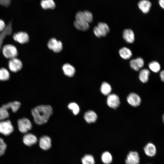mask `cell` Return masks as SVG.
Here are the masks:
<instances>
[{"label":"cell","instance_id":"cell-1","mask_svg":"<svg viewBox=\"0 0 164 164\" xmlns=\"http://www.w3.org/2000/svg\"><path fill=\"white\" fill-rule=\"evenodd\" d=\"M31 113L35 123L41 125L47 122L53 113V109L50 105H40L32 109Z\"/></svg>","mask_w":164,"mask_h":164},{"label":"cell","instance_id":"cell-2","mask_svg":"<svg viewBox=\"0 0 164 164\" xmlns=\"http://www.w3.org/2000/svg\"><path fill=\"white\" fill-rule=\"evenodd\" d=\"M14 128L9 120L0 121V133L5 135H8L12 133Z\"/></svg>","mask_w":164,"mask_h":164},{"label":"cell","instance_id":"cell-3","mask_svg":"<svg viewBox=\"0 0 164 164\" xmlns=\"http://www.w3.org/2000/svg\"><path fill=\"white\" fill-rule=\"evenodd\" d=\"M17 125L19 130L23 133H27L32 128V124L31 121L26 118L19 119L17 121Z\"/></svg>","mask_w":164,"mask_h":164},{"label":"cell","instance_id":"cell-4","mask_svg":"<svg viewBox=\"0 0 164 164\" xmlns=\"http://www.w3.org/2000/svg\"><path fill=\"white\" fill-rule=\"evenodd\" d=\"M2 52L5 57L10 59L15 58L17 55V51L16 47L10 44L5 46L3 48Z\"/></svg>","mask_w":164,"mask_h":164},{"label":"cell","instance_id":"cell-5","mask_svg":"<svg viewBox=\"0 0 164 164\" xmlns=\"http://www.w3.org/2000/svg\"><path fill=\"white\" fill-rule=\"evenodd\" d=\"M140 162L139 154L136 151L129 152L125 160L126 164H139Z\"/></svg>","mask_w":164,"mask_h":164},{"label":"cell","instance_id":"cell-6","mask_svg":"<svg viewBox=\"0 0 164 164\" xmlns=\"http://www.w3.org/2000/svg\"><path fill=\"white\" fill-rule=\"evenodd\" d=\"M107 103L110 108L115 109L118 108L120 104L119 98L116 94H109L107 98Z\"/></svg>","mask_w":164,"mask_h":164},{"label":"cell","instance_id":"cell-7","mask_svg":"<svg viewBox=\"0 0 164 164\" xmlns=\"http://www.w3.org/2000/svg\"><path fill=\"white\" fill-rule=\"evenodd\" d=\"M10 70L14 72H16L20 70L22 67V63L19 59L15 58L11 59L9 63Z\"/></svg>","mask_w":164,"mask_h":164},{"label":"cell","instance_id":"cell-8","mask_svg":"<svg viewBox=\"0 0 164 164\" xmlns=\"http://www.w3.org/2000/svg\"><path fill=\"white\" fill-rule=\"evenodd\" d=\"M127 100L128 103L134 107L138 106L141 102L140 97L136 94L134 93H130L127 97Z\"/></svg>","mask_w":164,"mask_h":164},{"label":"cell","instance_id":"cell-9","mask_svg":"<svg viewBox=\"0 0 164 164\" xmlns=\"http://www.w3.org/2000/svg\"><path fill=\"white\" fill-rule=\"evenodd\" d=\"M39 146L43 150H47L49 149L51 146V140L47 136H43L39 140Z\"/></svg>","mask_w":164,"mask_h":164},{"label":"cell","instance_id":"cell-10","mask_svg":"<svg viewBox=\"0 0 164 164\" xmlns=\"http://www.w3.org/2000/svg\"><path fill=\"white\" fill-rule=\"evenodd\" d=\"M13 38L15 41L21 44L27 43L29 40V36L28 34L22 32L15 34Z\"/></svg>","mask_w":164,"mask_h":164},{"label":"cell","instance_id":"cell-11","mask_svg":"<svg viewBox=\"0 0 164 164\" xmlns=\"http://www.w3.org/2000/svg\"><path fill=\"white\" fill-rule=\"evenodd\" d=\"M144 65V61L141 57H138L131 60L130 62L131 67L136 71H138Z\"/></svg>","mask_w":164,"mask_h":164},{"label":"cell","instance_id":"cell-12","mask_svg":"<svg viewBox=\"0 0 164 164\" xmlns=\"http://www.w3.org/2000/svg\"><path fill=\"white\" fill-rule=\"evenodd\" d=\"M144 151L145 155L150 157H153L156 153V148L153 143L149 142L146 144L144 148Z\"/></svg>","mask_w":164,"mask_h":164},{"label":"cell","instance_id":"cell-13","mask_svg":"<svg viewBox=\"0 0 164 164\" xmlns=\"http://www.w3.org/2000/svg\"><path fill=\"white\" fill-rule=\"evenodd\" d=\"M24 144L28 146H31L36 144L37 141V137L33 134L28 133L24 135L23 138Z\"/></svg>","mask_w":164,"mask_h":164},{"label":"cell","instance_id":"cell-14","mask_svg":"<svg viewBox=\"0 0 164 164\" xmlns=\"http://www.w3.org/2000/svg\"><path fill=\"white\" fill-rule=\"evenodd\" d=\"M122 36L124 40L127 43H132L134 41V33L131 29H126L124 30Z\"/></svg>","mask_w":164,"mask_h":164},{"label":"cell","instance_id":"cell-15","mask_svg":"<svg viewBox=\"0 0 164 164\" xmlns=\"http://www.w3.org/2000/svg\"><path fill=\"white\" fill-rule=\"evenodd\" d=\"M21 105V104L19 102L15 101L3 104L2 107L7 110L10 109L13 112L15 113L18 110Z\"/></svg>","mask_w":164,"mask_h":164},{"label":"cell","instance_id":"cell-16","mask_svg":"<svg viewBox=\"0 0 164 164\" xmlns=\"http://www.w3.org/2000/svg\"><path fill=\"white\" fill-rule=\"evenodd\" d=\"M139 9L144 13H148L151 6V3L148 0H141L138 3Z\"/></svg>","mask_w":164,"mask_h":164},{"label":"cell","instance_id":"cell-17","mask_svg":"<svg viewBox=\"0 0 164 164\" xmlns=\"http://www.w3.org/2000/svg\"><path fill=\"white\" fill-rule=\"evenodd\" d=\"M85 121L88 123L94 122L97 118L96 113L93 111H89L86 112L84 116Z\"/></svg>","mask_w":164,"mask_h":164},{"label":"cell","instance_id":"cell-18","mask_svg":"<svg viewBox=\"0 0 164 164\" xmlns=\"http://www.w3.org/2000/svg\"><path fill=\"white\" fill-rule=\"evenodd\" d=\"M62 69L64 74L69 77L73 76L75 73V68L69 63L64 64L62 67Z\"/></svg>","mask_w":164,"mask_h":164},{"label":"cell","instance_id":"cell-19","mask_svg":"<svg viewBox=\"0 0 164 164\" xmlns=\"http://www.w3.org/2000/svg\"><path fill=\"white\" fill-rule=\"evenodd\" d=\"M73 24L77 29L82 31H87L89 28V23L85 21H79L75 20Z\"/></svg>","mask_w":164,"mask_h":164},{"label":"cell","instance_id":"cell-20","mask_svg":"<svg viewBox=\"0 0 164 164\" xmlns=\"http://www.w3.org/2000/svg\"><path fill=\"white\" fill-rule=\"evenodd\" d=\"M119 53L121 57L125 60L130 59L132 55L131 51L126 47H123L120 49Z\"/></svg>","mask_w":164,"mask_h":164},{"label":"cell","instance_id":"cell-21","mask_svg":"<svg viewBox=\"0 0 164 164\" xmlns=\"http://www.w3.org/2000/svg\"><path fill=\"white\" fill-rule=\"evenodd\" d=\"M40 5L42 8L44 9H53L56 7L53 0H42Z\"/></svg>","mask_w":164,"mask_h":164},{"label":"cell","instance_id":"cell-22","mask_svg":"<svg viewBox=\"0 0 164 164\" xmlns=\"http://www.w3.org/2000/svg\"><path fill=\"white\" fill-rule=\"evenodd\" d=\"M101 159L104 164H110L113 160L112 156L111 153L108 151H105L101 154Z\"/></svg>","mask_w":164,"mask_h":164},{"label":"cell","instance_id":"cell-23","mask_svg":"<svg viewBox=\"0 0 164 164\" xmlns=\"http://www.w3.org/2000/svg\"><path fill=\"white\" fill-rule=\"evenodd\" d=\"M149 74L150 72L148 70L145 69H142L139 73V78L140 80L143 83L147 82L149 80Z\"/></svg>","mask_w":164,"mask_h":164},{"label":"cell","instance_id":"cell-24","mask_svg":"<svg viewBox=\"0 0 164 164\" xmlns=\"http://www.w3.org/2000/svg\"><path fill=\"white\" fill-rule=\"evenodd\" d=\"M97 26L99 29L103 37L106 36L109 32L110 29L109 26L104 22H99L98 23Z\"/></svg>","mask_w":164,"mask_h":164},{"label":"cell","instance_id":"cell-25","mask_svg":"<svg viewBox=\"0 0 164 164\" xmlns=\"http://www.w3.org/2000/svg\"><path fill=\"white\" fill-rule=\"evenodd\" d=\"M101 91L104 95H108L110 94L111 91V85L108 83L103 82L101 87Z\"/></svg>","mask_w":164,"mask_h":164},{"label":"cell","instance_id":"cell-26","mask_svg":"<svg viewBox=\"0 0 164 164\" xmlns=\"http://www.w3.org/2000/svg\"><path fill=\"white\" fill-rule=\"evenodd\" d=\"M82 164H95V161L93 156L90 154H86L81 159Z\"/></svg>","mask_w":164,"mask_h":164},{"label":"cell","instance_id":"cell-27","mask_svg":"<svg viewBox=\"0 0 164 164\" xmlns=\"http://www.w3.org/2000/svg\"><path fill=\"white\" fill-rule=\"evenodd\" d=\"M10 77V74L8 70L5 68L0 69V80L5 81L8 80Z\"/></svg>","mask_w":164,"mask_h":164},{"label":"cell","instance_id":"cell-28","mask_svg":"<svg viewBox=\"0 0 164 164\" xmlns=\"http://www.w3.org/2000/svg\"><path fill=\"white\" fill-rule=\"evenodd\" d=\"M68 108L71 110L73 114L77 115L79 112L80 109L78 105L76 103L71 102L68 105Z\"/></svg>","mask_w":164,"mask_h":164},{"label":"cell","instance_id":"cell-29","mask_svg":"<svg viewBox=\"0 0 164 164\" xmlns=\"http://www.w3.org/2000/svg\"><path fill=\"white\" fill-rule=\"evenodd\" d=\"M149 66L150 69L152 71L155 73L158 72L160 69V66L159 64L155 61H153L150 62L149 64Z\"/></svg>","mask_w":164,"mask_h":164},{"label":"cell","instance_id":"cell-30","mask_svg":"<svg viewBox=\"0 0 164 164\" xmlns=\"http://www.w3.org/2000/svg\"><path fill=\"white\" fill-rule=\"evenodd\" d=\"M9 116V113L7 110L2 107H0V121L8 118Z\"/></svg>","mask_w":164,"mask_h":164},{"label":"cell","instance_id":"cell-31","mask_svg":"<svg viewBox=\"0 0 164 164\" xmlns=\"http://www.w3.org/2000/svg\"><path fill=\"white\" fill-rule=\"evenodd\" d=\"M63 49V44L62 42L60 41H57L54 45L52 49L54 52L59 53Z\"/></svg>","mask_w":164,"mask_h":164},{"label":"cell","instance_id":"cell-32","mask_svg":"<svg viewBox=\"0 0 164 164\" xmlns=\"http://www.w3.org/2000/svg\"><path fill=\"white\" fill-rule=\"evenodd\" d=\"M83 12L86 21L88 23H91L93 19V15L91 13L88 11H84Z\"/></svg>","mask_w":164,"mask_h":164},{"label":"cell","instance_id":"cell-33","mask_svg":"<svg viewBox=\"0 0 164 164\" xmlns=\"http://www.w3.org/2000/svg\"><path fill=\"white\" fill-rule=\"evenodd\" d=\"M6 148V145L3 140L0 138V156L5 153Z\"/></svg>","mask_w":164,"mask_h":164},{"label":"cell","instance_id":"cell-34","mask_svg":"<svg viewBox=\"0 0 164 164\" xmlns=\"http://www.w3.org/2000/svg\"><path fill=\"white\" fill-rule=\"evenodd\" d=\"M57 40L55 38H52L50 39L47 43L48 48L50 50H52L54 45L57 42Z\"/></svg>","mask_w":164,"mask_h":164},{"label":"cell","instance_id":"cell-35","mask_svg":"<svg viewBox=\"0 0 164 164\" xmlns=\"http://www.w3.org/2000/svg\"><path fill=\"white\" fill-rule=\"evenodd\" d=\"M93 32L95 36L98 38L102 36L101 33L98 27L97 26L94 27L93 29Z\"/></svg>","mask_w":164,"mask_h":164},{"label":"cell","instance_id":"cell-36","mask_svg":"<svg viewBox=\"0 0 164 164\" xmlns=\"http://www.w3.org/2000/svg\"><path fill=\"white\" fill-rule=\"evenodd\" d=\"M11 0H0V5L8 7L10 5Z\"/></svg>","mask_w":164,"mask_h":164},{"label":"cell","instance_id":"cell-37","mask_svg":"<svg viewBox=\"0 0 164 164\" xmlns=\"http://www.w3.org/2000/svg\"><path fill=\"white\" fill-rule=\"evenodd\" d=\"M5 27V25L4 22L0 19V32L4 30Z\"/></svg>","mask_w":164,"mask_h":164},{"label":"cell","instance_id":"cell-38","mask_svg":"<svg viewBox=\"0 0 164 164\" xmlns=\"http://www.w3.org/2000/svg\"><path fill=\"white\" fill-rule=\"evenodd\" d=\"M160 76L161 80L164 82V70L161 72Z\"/></svg>","mask_w":164,"mask_h":164},{"label":"cell","instance_id":"cell-39","mask_svg":"<svg viewBox=\"0 0 164 164\" xmlns=\"http://www.w3.org/2000/svg\"><path fill=\"white\" fill-rule=\"evenodd\" d=\"M159 3L160 6L164 9V0H159Z\"/></svg>","mask_w":164,"mask_h":164},{"label":"cell","instance_id":"cell-40","mask_svg":"<svg viewBox=\"0 0 164 164\" xmlns=\"http://www.w3.org/2000/svg\"><path fill=\"white\" fill-rule=\"evenodd\" d=\"M162 120H163V122L164 123V114L162 115Z\"/></svg>","mask_w":164,"mask_h":164}]
</instances>
